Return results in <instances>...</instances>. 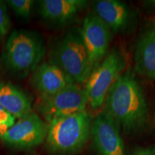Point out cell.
I'll use <instances>...</instances> for the list:
<instances>
[{
	"instance_id": "14",
	"label": "cell",
	"mask_w": 155,
	"mask_h": 155,
	"mask_svg": "<svg viewBox=\"0 0 155 155\" xmlns=\"http://www.w3.org/2000/svg\"><path fill=\"white\" fill-rule=\"evenodd\" d=\"M0 106L19 119L32 113L30 97L11 83L0 82Z\"/></svg>"
},
{
	"instance_id": "8",
	"label": "cell",
	"mask_w": 155,
	"mask_h": 155,
	"mask_svg": "<svg viewBox=\"0 0 155 155\" xmlns=\"http://www.w3.org/2000/svg\"><path fill=\"white\" fill-rule=\"evenodd\" d=\"M80 33L94 70L108 55L111 31L92 12L84 19Z\"/></svg>"
},
{
	"instance_id": "4",
	"label": "cell",
	"mask_w": 155,
	"mask_h": 155,
	"mask_svg": "<svg viewBox=\"0 0 155 155\" xmlns=\"http://www.w3.org/2000/svg\"><path fill=\"white\" fill-rule=\"evenodd\" d=\"M50 63L59 67L75 83H86L93 71L80 32H71L58 40L50 54Z\"/></svg>"
},
{
	"instance_id": "17",
	"label": "cell",
	"mask_w": 155,
	"mask_h": 155,
	"mask_svg": "<svg viewBox=\"0 0 155 155\" xmlns=\"http://www.w3.org/2000/svg\"><path fill=\"white\" fill-rule=\"evenodd\" d=\"M10 27L11 22L7 7L4 2L0 1V38L7 35Z\"/></svg>"
},
{
	"instance_id": "18",
	"label": "cell",
	"mask_w": 155,
	"mask_h": 155,
	"mask_svg": "<svg viewBox=\"0 0 155 155\" xmlns=\"http://www.w3.org/2000/svg\"><path fill=\"white\" fill-rule=\"evenodd\" d=\"M131 155H155L154 147H140L134 151Z\"/></svg>"
},
{
	"instance_id": "1",
	"label": "cell",
	"mask_w": 155,
	"mask_h": 155,
	"mask_svg": "<svg viewBox=\"0 0 155 155\" xmlns=\"http://www.w3.org/2000/svg\"><path fill=\"white\" fill-rule=\"evenodd\" d=\"M104 111L125 132L142 129L149 119L146 96L134 73L127 70L119 75L106 94Z\"/></svg>"
},
{
	"instance_id": "12",
	"label": "cell",
	"mask_w": 155,
	"mask_h": 155,
	"mask_svg": "<svg viewBox=\"0 0 155 155\" xmlns=\"http://www.w3.org/2000/svg\"><path fill=\"white\" fill-rule=\"evenodd\" d=\"M94 13L114 32H121L131 20V11L128 6L117 0H99L93 4Z\"/></svg>"
},
{
	"instance_id": "16",
	"label": "cell",
	"mask_w": 155,
	"mask_h": 155,
	"mask_svg": "<svg viewBox=\"0 0 155 155\" xmlns=\"http://www.w3.org/2000/svg\"><path fill=\"white\" fill-rule=\"evenodd\" d=\"M15 116L0 106V139L15 124Z\"/></svg>"
},
{
	"instance_id": "2",
	"label": "cell",
	"mask_w": 155,
	"mask_h": 155,
	"mask_svg": "<svg viewBox=\"0 0 155 155\" xmlns=\"http://www.w3.org/2000/svg\"><path fill=\"white\" fill-rule=\"evenodd\" d=\"M91 126V116L86 111L53 120L49 124L47 148L60 155L79 152L88 141Z\"/></svg>"
},
{
	"instance_id": "10",
	"label": "cell",
	"mask_w": 155,
	"mask_h": 155,
	"mask_svg": "<svg viewBox=\"0 0 155 155\" xmlns=\"http://www.w3.org/2000/svg\"><path fill=\"white\" fill-rule=\"evenodd\" d=\"M134 70L141 76L155 79V18L149 21L139 35L134 50Z\"/></svg>"
},
{
	"instance_id": "5",
	"label": "cell",
	"mask_w": 155,
	"mask_h": 155,
	"mask_svg": "<svg viewBox=\"0 0 155 155\" xmlns=\"http://www.w3.org/2000/svg\"><path fill=\"white\" fill-rule=\"evenodd\" d=\"M127 64V58L123 52L114 48L93 70L86 86L88 104L93 109L102 107L108 90L126 71Z\"/></svg>"
},
{
	"instance_id": "7",
	"label": "cell",
	"mask_w": 155,
	"mask_h": 155,
	"mask_svg": "<svg viewBox=\"0 0 155 155\" xmlns=\"http://www.w3.org/2000/svg\"><path fill=\"white\" fill-rule=\"evenodd\" d=\"M49 124L38 114L30 115L15 123L2 139L9 146L18 149H30L41 144L47 137Z\"/></svg>"
},
{
	"instance_id": "3",
	"label": "cell",
	"mask_w": 155,
	"mask_h": 155,
	"mask_svg": "<svg viewBox=\"0 0 155 155\" xmlns=\"http://www.w3.org/2000/svg\"><path fill=\"white\" fill-rule=\"evenodd\" d=\"M45 54V47L40 35L28 30H15L7 38L3 58L11 71L23 75L34 71Z\"/></svg>"
},
{
	"instance_id": "15",
	"label": "cell",
	"mask_w": 155,
	"mask_h": 155,
	"mask_svg": "<svg viewBox=\"0 0 155 155\" xmlns=\"http://www.w3.org/2000/svg\"><path fill=\"white\" fill-rule=\"evenodd\" d=\"M6 2L17 16L25 19L30 17L34 5V1L32 0H7Z\"/></svg>"
},
{
	"instance_id": "13",
	"label": "cell",
	"mask_w": 155,
	"mask_h": 155,
	"mask_svg": "<svg viewBox=\"0 0 155 155\" xmlns=\"http://www.w3.org/2000/svg\"><path fill=\"white\" fill-rule=\"evenodd\" d=\"M82 0H42L40 2L41 17L48 22L58 25L69 22L86 7Z\"/></svg>"
},
{
	"instance_id": "9",
	"label": "cell",
	"mask_w": 155,
	"mask_h": 155,
	"mask_svg": "<svg viewBox=\"0 0 155 155\" xmlns=\"http://www.w3.org/2000/svg\"><path fill=\"white\" fill-rule=\"evenodd\" d=\"M91 134L99 155H126L120 127L104 111L93 122Z\"/></svg>"
},
{
	"instance_id": "11",
	"label": "cell",
	"mask_w": 155,
	"mask_h": 155,
	"mask_svg": "<svg viewBox=\"0 0 155 155\" xmlns=\"http://www.w3.org/2000/svg\"><path fill=\"white\" fill-rule=\"evenodd\" d=\"M73 83L74 81L59 67L50 63L39 65L31 78V83L40 97L53 96Z\"/></svg>"
},
{
	"instance_id": "6",
	"label": "cell",
	"mask_w": 155,
	"mask_h": 155,
	"mask_svg": "<svg viewBox=\"0 0 155 155\" xmlns=\"http://www.w3.org/2000/svg\"><path fill=\"white\" fill-rule=\"evenodd\" d=\"M87 104L86 88L73 83L53 96L40 97L37 109L50 124L53 120L86 111Z\"/></svg>"
}]
</instances>
